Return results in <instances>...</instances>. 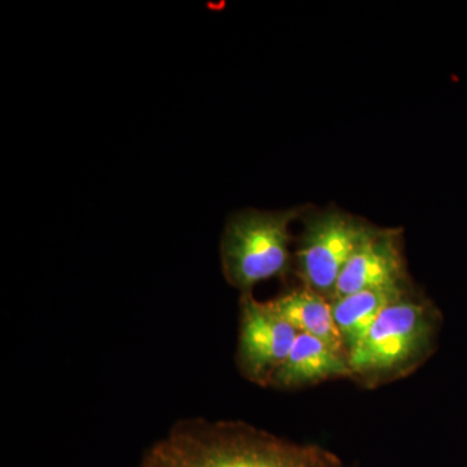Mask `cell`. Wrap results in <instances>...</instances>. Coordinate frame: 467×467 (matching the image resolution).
<instances>
[{"mask_svg": "<svg viewBox=\"0 0 467 467\" xmlns=\"http://www.w3.org/2000/svg\"><path fill=\"white\" fill-rule=\"evenodd\" d=\"M410 282L402 250L401 232L382 229L359 245L337 279L333 299L356 292Z\"/></svg>", "mask_w": 467, "mask_h": 467, "instance_id": "6", "label": "cell"}, {"mask_svg": "<svg viewBox=\"0 0 467 467\" xmlns=\"http://www.w3.org/2000/svg\"><path fill=\"white\" fill-rule=\"evenodd\" d=\"M342 378L352 380L348 356L331 348L317 337L299 333L290 355L273 377L270 387L299 389Z\"/></svg>", "mask_w": 467, "mask_h": 467, "instance_id": "7", "label": "cell"}, {"mask_svg": "<svg viewBox=\"0 0 467 467\" xmlns=\"http://www.w3.org/2000/svg\"><path fill=\"white\" fill-rule=\"evenodd\" d=\"M411 288L410 282H408L359 291L331 301L335 324L342 335L347 353L361 342L383 310Z\"/></svg>", "mask_w": 467, "mask_h": 467, "instance_id": "9", "label": "cell"}, {"mask_svg": "<svg viewBox=\"0 0 467 467\" xmlns=\"http://www.w3.org/2000/svg\"><path fill=\"white\" fill-rule=\"evenodd\" d=\"M303 217L296 252L301 281L304 287L331 300L344 267L378 226L339 209L306 211Z\"/></svg>", "mask_w": 467, "mask_h": 467, "instance_id": "4", "label": "cell"}, {"mask_svg": "<svg viewBox=\"0 0 467 467\" xmlns=\"http://www.w3.org/2000/svg\"><path fill=\"white\" fill-rule=\"evenodd\" d=\"M441 322L435 304L411 288L389 304L349 350L352 380L377 389L410 376L435 352Z\"/></svg>", "mask_w": 467, "mask_h": 467, "instance_id": "2", "label": "cell"}, {"mask_svg": "<svg viewBox=\"0 0 467 467\" xmlns=\"http://www.w3.org/2000/svg\"><path fill=\"white\" fill-rule=\"evenodd\" d=\"M306 208L285 211L245 209L227 220L221 242V263L226 281L242 294L254 285L287 275L291 266V223Z\"/></svg>", "mask_w": 467, "mask_h": 467, "instance_id": "3", "label": "cell"}, {"mask_svg": "<svg viewBox=\"0 0 467 467\" xmlns=\"http://www.w3.org/2000/svg\"><path fill=\"white\" fill-rule=\"evenodd\" d=\"M137 467H349L317 444H300L242 420L175 423Z\"/></svg>", "mask_w": 467, "mask_h": 467, "instance_id": "1", "label": "cell"}, {"mask_svg": "<svg viewBox=\"0 0 467 467\" xmlns=\"http://www.w3.org/2000/svg\"><path fill=\"white\" fill-rule=\"evenodd\" d=\"M267 303L299 333L317 337L331 348L348 356L342 335L335 324L331 300L303 285L299 290L287 292Z\"/></svg>", "mask_w": 467, "mask_h": 467, "instance_id": "8", "label": "cell"}, {"mask_svg": "<svg viewBox=\"0 0 467 467\" xmlns=\"http://www.w3.org/2000/svg\"><path fill=\"white\" fill-rule=\"evenodd\" d=\"M299 331L275 312L269 303L242 294L241 324L236 364L243 377L270 386L278 368L290 355Z\"/></svg>", "mask_w": 467, "mask_h": 467, "instance_id": "5", "label": "cell"}]
</instances>
